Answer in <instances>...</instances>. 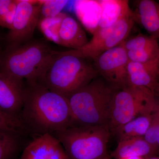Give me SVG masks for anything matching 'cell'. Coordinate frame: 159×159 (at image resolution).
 <instances>
[{
    "label": "cell",
    "instance_id": "30",
    "mask_svg": "<svg viewBox=\"0 0 159 159\" xmlns=\"http://www.w3.org/2000/svg\"><path fill=\"white\" fill-rule=\"evenodd\" d=\"M158 69H159V62H158Z\"/></svg>",
    "mask_w": 159,
    "mask_h": 159
},
{
    "label": "cell",
    "instance_id": "16",
    "mask_svg": "<svg viewBox=\"0 0 159 159\" xmlns=\"http://www.w3.org/2000/svg\"><path fill=\"white\" fill-rule=\"evenodd\" d=\"M99 2L101 13L98 29L113 25L119 20L131 14L128 1L99 0Z\"/></svg>",
    "mask_w": 159,
    "mask_h": 159
},
{
    "label": "cell",
    "instance_id": "24",
    "mask_svg": "<svg viewBox=\"0 0 159 159\" xmlns=\"http://www.w3.org/2000/svg\"><path fill=\"white\" fill-rule=\"evenodd\" d=\"M64 0L40 1L41 4L39 20L45 18L54 17L61 13L68 3Z\"/></svg>",
    "mask_w": 159,
    "mask_h": 159
},
{
    "label": "cell",
    "instance_id": "4",
    "mask_svg": "<svg viewBox=\"0 0 159 159\" xmlns=\"http://www.w3.org/2000/svg\"><path fill=\"white\" fill-rule=\"evenodd\" d=\"M55 51L40 40L6 47L0 53V72L28 83H39Z\"/></svg>",
    "mask_w": 159,
    "mask_h": 159
},
{
    "label": "cell",
    "instance_id": "7",
    "mask_svg": "<svg viewBox=\"0 0 159 159\" xmlns=\"http://www.w3.org/2000/svg\"><path fill=\"white\" fill-rule=\"evenodd\" d=\"M134 23L131 13L113 25L98 29L88 43L78 51L84 57L94 60L103 52L119 45L127 39Z\"/></svg>",
    "mask_w": 159,
    "mask_h": 159
},
{
    "label": "cell",
    "instance_id": "21",
    "mask_svg": "<svg viewBox=\"0 0 159 159\" xmlns=\"http://www.w3.org/2000/svg\"><path fill=\"white\" fill-rule=\"evenodd\" d=\"M18 135L0 130V159H10L17 150Z\"/></svg>",
    "mask_w": 159,
    "mask_h": 159
},
{
    "label": "cell",
    "instance_id": "5",
    "mask_svg": "<svg viewBox=\"0 0 159 159\" xmlns=\"http://www.w3.org/2000/svg\"><path fill=\"white\" fill-rule=\"evenodd\" d=\"M108 125H72L54 133L69 159H102L107 154Z\"/></svg>",
    "mask_w": 159,
    "mask_h": 159
},
{
    "label": "cell",
    "instance_id": "29",
    "mask_svg": "<svg viewBox=\"0 0 159 159\" xmlns=\"http://www.w3.org/2000/svg\"><path fill=\"white\" fill-rule=\"evenodd\" d=\"M146 159H158V158L154 157H148Z\"/></svg>",
    "mask_w": 159,
    "mask_h": 159
},
{
    "label": "cell",
    "instance_id": "32",
    "mask_svg": "<svg viewBox=\"0 0 159 159\" xmlns=\"http://www.w3.org/2000/svg\"><path fill=\"white\" fill-rule=\"evenodd\" d=\"M0 53H1V52H0Z\"/></svg>",
    "mask_w": 159,
    "mask_h": 159
},
{
    "label": "cell",
    "instance_id": "1",
    "mask_svg": "<svg viewBox=\"0 0 159 159\" xmlns=\"http://www.w3.org/2000/svg\"><path fill=\"white\" fill-rule=\"evenodd\" d=\"M21 118L37 135L53 134L73 125L68 99L40 83L25 82Z\"/></svg>",
    "mask_w": 159,
    "mask_h": 159
},
{
    "label": "cell",
    "instance_id": "12",
    "mask_svg": "<svg viewBox=\"0 0 159 159\" xmlns=\"http://www.w3.org/2000/svg\"><path fill=\"white\" fill-rule=\"evenodd\" d=\"M123 44L129 61L158 64L159 45L156 39L140 34L125 40Z\"/></svg>",
    "mask_w": 159,
    "mask_h": 159
},
{
    "label": "cell",
    "instance_id": "31",
    "mask_svg": "<svg viewBox=\"0 0 159 159\" xmlns=\"http://www.w3.org/2000/svg\"><path fill=\"white\" fill-rule=\"evenodd\" d=\"M158 159H159V157L158 158Z\"/></svg>",
    "mask_w": 159,
    "mask_h": 159
},
{
    "label": "cell",
    "instance_id": "11",
    "mask_svg": "<svg viewBox=\"0 0 159 159\" xmlns=\"http://www.w3.org/2000/svg\"><path fill=\"white\" fill-rule=\"evenodd\" d=\"M20 159H69L59 140L53 134L38 135L23 151Z\"/></svg>",
    "mask_w": 159,
    "mask_h": 159
},
{
    "label": "cell",
    "instance_id": "6",
    "mask_svg": "<svg viewBox=\"0 0 159 159\" xmlns=\"http://www.w3.org/2000/svg\"><path fill=\"white\" fill-rule=\"evenodd\" d=\"M157 104L153 92L146 88L127 86L117 89L112 100L108 124L111 133L136 117L151 115Z\"/></svg>",
    "mask_w": 159,
    "mask_h": 159
},
{
    "label": "cell",
    "instance_id": "26",
    "mask_svg": "<svg viewBox=\"0 0 159 159\" xmlns=\"http://www.w3.org/2000/svg\"><path fill=\"white\" fill-rule=\"evenodd\" d=\"M153 92L155 97L158 103L159 104V82L158 84L157 85L156 88L154 90Z\"/></svg>",
    "mask_w": 159,
    "mask_h": 159
},
{
    "label": "cell",
    "instance_id": "13",
    "mask_svg": "<svg viewBox=\"0 0 159 159\" xmlns=\"http://www.w3.org/2000/svg\"><path fill=\"white\" fill-rule=\"evenodd\" d=\"M132 11L134 21L140 24L150 36L159 40V3L153 0L135 1Z\"/></svg>",
    "mask_w": 159,
    "mask_h": 159
},
{
    "label": "cell",
    "instance_id": "18",
    "mask_svg": "<svg viewBox=\"0 0 159 159\" xmlns=\"http://www.w3.org/2000/svg\"><path fill=\"white\" fill-rule=\"evenodd\" d=\"M74 8L77 17L83 25L93 34L98 29L101 16L99 0L75 1Z\"/></svg>",
    "mask_w": 159,
    "mask_h": 159
},
{
    "label": "cell",
    "instance_id": "20",
    "mask_svg": "<svg viewBox=\"0 0 159 159\" xmlns=\"http://www.w3.org/2000/svg\"><path fill=\"white\" fill-rule=\"evenodd\" d=\"M66 13L61 12L54 17L39 20L38 26L42 33L49 40L60 45L59 33L61 25Z\"/></svg>",
    "mask_w": 159,
    "mask_h": 159
},
{
    "label": "cell",
    "instance_id": "23",
    "mask_svg": "<svg viewBox=\"0 0 159 159\" xmlns=\"http://www.w3.org/2000/svg\"><path fill=\"white\" fill-rule=\"evenodd\" d=\"M17 5V0H0V27L11 29Z\"/></svg>",
    "mask_w": 159,
    "mask_h": 159
},
{
    "label": "cell",
    "instance_id": "22",
    "mask_svg": "<svg viewBox=\"0 0 159 159\" xmlns=\"http://www.w3.org/2000/svg\"><path fill=\"white\" fill-rule=\"evenodd\" d=\"M0 130L19 135L25 133L28 129L20 117L11 116L0 110Z\"/></svg>",
    "mask_w": 159,
    "mask_h": 159
},
{
    "label": "cell",
    "instance_id": "17",
    "mask_svg": "<svg viewBox=\"0 0 159 159\" xmlns=\"http://www.w3.org/2000/svg\"><path fill=\"white\" fill-rule=\"evenodd\" d=\"M156 152L144 137H137L126 139L118 142L112 157L116 159L130 157H149Z\"/></svg>",
    "mask_w": 159,
    "mask_h": 159
},
{
    "label": "cell",
    "instance_id": "25",
    "mask_svg": "<svg viewBox=\"0 0 159 159\" xmlns=\"http://www.w3.org/2000/svg\"><path fill=\"white\" fill-rule=\"evenodd\" d=\"M156 140L157 152L159 150V106L157 110V122L156 129Z\"/></svg>",
    "mask_w": 159,
    "mask_h": 159
},
{
    "label": "cell",
    "instance_id": "2",
    "mask_svg": "<svg viewBox=\"0 0 159 159\" xmlns=\"http://www.w3.org/2000/svg\"><path fill=\"white\" fill-rule=\"evenodd\" d=\"M98 76L93 64L78 50L55 51L39 83L67 97Z\"/></svg>",
    "mask_w": 159,
    "mask_h": 159
},
{
    "label": "cell",
    "instance_id": "3",
    "mask_svg": "<svg viewBox=\"0 0 159 159\" xmlns=\"http://www.w3.org/2000/svg\"><path fill=\"white\" fill-rule=\"evenodd\" d=\"M116 88L100 76L66 97L73 125H108Z\"/></svg>",
    "mask_w": 159,
    "mask_h": 159
},
{
    "label": "cell",
    "instance_id": "8",
    "mask_svg": "<svg viewBox=\"0 0 159 159\" xmlns=\"http://www.w3.org/2000/svg\"><path fill=\"white\" fill-rule=\"evenodd\" d=\"M40 1L17 0L11 28L6 35L7 47L20 45L31 40L39 20Z\"/></svg>",
    "mask_w": 159,
    "mask_h": 159
},
{
    "label": "cell",
    "instance_id": "9",
    "mask_svg": "<svg viewBox=\"0 0 159 159\" xmlns=\"http://www.w3.org/2000/svg\"><path fill=\"white\" fill-rule=\"evenodd\" d=\"M97 74L116 89L128 86L129 60L123 42L119 45L99 55L93 60Z\"/></svg>",
    "mask_w": 159,
    "mask_h": 159
},
{
    "label": "cell",
    "instance_id": "10",
    "mask_svg": "<svg viewBox=\"0 0 159 159\" xmlns=\"http://www.w3.org/2000/svg\"><path fill=\"white\" fill-rule=\"evenodd\" d=\"M25 90L24 80L0 72V110L21 118Z\"/></svg>",
    "mask_w": 159,
    "mask_h": 159
},
{
    "label": "cell",
    "instance_id": "19",
    "mask_svg": "<svg viewBox=\"0 0 159 159\" xmlns=\"http://www.w3.org/2000/svg\"><path fill=\"white\" fill-rule=\"evenodd\" d=\"M151 117L152 114L136 117L117 128L112 134L117 137L118 142L132 138L144 137L150 125Z\"/></svg>",
    "mask_w": 159,
    "mask_h": 159
},
{
    "label": "cell",
    "instance_id": "15",
    "mask_svg": "<svg viewBox=\"0 0 159 159\" xmlns=\"http://www.w3.org/2000/svg\"><path fill=\"white\" fill-rule=\"evenodd\" d=\"M60 45L79 50L89 42L85 31L73 17L66 14L63 19L59 33Z\"/></svg>",
    "mask_w": 159,
    "mask_h": 159
},
{
    "label": "cell",
    "instance_id": "27",
    "mask_svg": "<svg viewBox=\"0 0 159 159\" xmlns=\"http://www.w3.org/2000/svg\"><path fill=\"white\" fill-rule=\"evenodd\" d=\"M121 159H144L142 157H130L125 158Z\"/></svg>",
    "mask_w": 159,
    "mask_h": 159
},
{
    "label": "cell",
    "instance_id": "28",
    "mask_svg": "<svg viewBox=\"0 0 159 159\" xmlns=\"http://www.w3.org/2000/svg\"><path fill=\"white\" fill-rule=\"evenodd\" d=\"M102 159H111L110 157V156L108 154H107V155L105 157H104Z\"/></svg>",
    "mask_w": 159,
    "mask_h": 159
},
{
    "label": "cell",
    "instance_id": "14",
    "mask_svg": "<svg viewBox=\"0 0 159 159\" xmlns=\"http://www.w3.org/2000/svg\"><path fill=\"white\" fill-rule=\"evenodd\" d=\"M128 86L145 87L153 92L159 82L158 65L129 61L127 65Z\"/></svg>",
    "mask_w": 159,
    "mask_h": 159
}]
</instances>
